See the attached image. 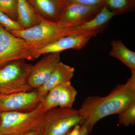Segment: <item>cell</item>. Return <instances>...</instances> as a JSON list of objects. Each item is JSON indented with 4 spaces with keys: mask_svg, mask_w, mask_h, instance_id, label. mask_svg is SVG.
Returning <instances> with one entry per match:
<instances>
[{
    "mask_svg": "<svg viewBox=\"0 0 135 135\" xmlns=\"http://www.w3.org/2000/svg\"><path fill=\"white\" fill-rule=\"evenodd\" d=\"M17 4L18 0H0V11L17 21Z\"/></svg>",
    "mask_w": 135,
    "mask_h": 135,
    "instance_id": "d6986e66",
    "label": "cell"
},
{
    "mask_svg": "<svg viewBox=\"0 0 135 135\" xmlns=\"http://www.w3.org/2000/svg\"><path fill=\"white\" fill-rule=\"evenodd\" d=\"M84 121L78 110L55 107L44 114L42 135H64L75 125H81Z\"/></svg>",
    "mask_w": 135,
    "mask_h": 135,
    "instance_id": "5b68a950",
    "label": "cell"
},
{
    "mask_svg": "<svg viewBox=\"0 0 135 135\" xmlns=\"http://www.w3.org/2000/svg\"><path fill=\"white\" fill-rule=\"evenodd\" d=\"M97 35L94 33H77L61 37L36 50L35 53V58H38L44 54L60 53L63 51L71 49L81 50L84 48L92 37Z\"/></svg>",
    "mask_w": 135,
    "mask_h": 135,
    "instance_id": "9c48e42d",
    "label": "cell"
},
{
    "mask_svg": "<svg viewBox=\"0 0 135 135\" xmlns=\"http://www.w3.org/2000/svg\"><path fill=\"white\" fill-rule=\"evenodd\" d=\"M104 6L90 7L77 3L66 4L58 22L70 28L80 25L96 16Z\"/></svg>",
    "mask_w": 135,
    "mask_h": 135,
    "instance_id": "ba28073f",
    "label": "cell"
},
{
    "mask_svg": "<svg viewBox=\"0 0 135 135\" xmlns=\"http://www.w3.org/2000/svg\"><path fill=\"white\" fill-rule=\"evenodd\" d=\"M37 16L42 19L58 22L66 5L64 0H26Z\"/></svg>",
    "mask_w": 135,
    "mask_h": 135,
    "instance_id": "8fae6325",
    "label": "cell"
},
{
    "mask_svg": "<svg viewBox=\"0 0 135 135\" xmlns=\"http://www.w3.org/2000/svg\"><path fill=\"white\" fill-rule=\"evenodd\" d=\"M75 69L60 62L55 68L48 79L41 87L37 89L40 95L45 97L51 90L66 83L70 82Z\"/></svg>",
    "mask_w": 135,
    "mask_h": 135,
    "instance_id": "4fadbf2b",
    "label": "cell"
},
{
    "mask_svg": "<svg viewBox=\"0 0 135 135\" xmlns=\"http://www.w3.org/2000/svg\"><path fill=\"white\" fill-rule=\"evenodd\" d=\"M10 33L24 39L36 51L59 38L71 34L70 27L65 26L59 22H51L41 18L40 23L36 26Z\"/></svg>",
    "mask_w": 135,
    "mask_h": 135,
    "instance_id": "277c9868",
    "label": "cell"
},
{
    "mask_svg": "<svg viewBox=\"0 0 135 135\" xmlns=\"http://www.w3.org/2000/svg\"><path fill=\"white\" fill-rule=\"evenodd\" d=\"M104 4L116 16L133 11L135 0H104Z\"/></svg>",
    "mask_w": 135,
    "mask_h": 135,
    "instance_id": "2e32d148",
    "label": "cell"
},
{
    "mask_svg": "<svg viewBox=\"0 0 135 135\" xmlns=\"http://www.w3.org/2000/svg\"><path fill=\"white\" fill-rule=\"evenodd\" d=\"M64 135H65V134Z\"/></svg>",
    "mask_w": 135,
    "mask_h": 135,
    "instance_id": "4316f807",
    "label": "cell"
},
{
    "mask_svg": "<svg viewBox=\"0 0 135 135\" xmlns=\"http://www.w3.org/2000/svg\"><path fill=\"white\" fill-rule=\"evenodd\" d=\"M42 128L33 131L29 133H26L21 135H42Z\"/></svg>",
    "mask_w": 135,
    "mask_h": 135,
    "instance_id": "d4e9b609",
    "label": "cell"
},
{
    "mask_svg": "<svg viewBox=\"0 0 135 135\" xmlns=\"http://www.w3.org/2000/svg\"><path fill=\"white\" fill-rule=\"evenodd\" d=\"M135 103V72L125 84L117 85L105 96L88 97L79 110L89 126V133L96 123L105 117L118 114Z\"/></svg>",
    "mask_w": 135,
    "mask_h": 135,
    "instance_id": "6da1fadb",
    "label": "cell"
},
{
    "mask_svg": "<svg viewBox=\"0 0 135 135\" xmlns=\"http://www.w3.org/2000/svg\"><path fill=\"white\" fill-rule=\"evenodd\" d=\"M60 62V53H49L44 56L33 66L29 78L30 86L37 89L42 86Z\"/></svg>",
    "mask_w": 135,
    "mask_h": 135,
    "instance_id": "30bf717a",
    "label": "cell"
},
{
    "mask_svg": "<svg viewBox=\"0 0 135 135\" xmlns=\"http://www.w3.org/2000/svg\"><path fill=\"white\" fill-rule=\"evenodd\" d=\"M89 133V126L87 122L84 121L81 125L80 135H88Z\"/></svg>",
    "mask_w": 135,
    "mask_h": 135,
    "instance_id": "cb8c5ba5",
    "label": "cell"
},
{
    "mask_svg": "<svg viewBox=\"0 0 135 135\" xmlns=\"http://www.w3.org/2000/svg\"><path fill=\"white\" fill-rule=\"evenodd\" d=\"M110 55L117 58L127 66L131 72H135V53L127 47L120 40L111 41Z\"/></svg>",
    "mask_w": 135,
    "mask_h": 135,
    "instance_id": "5bb4252c",
    "label": "cell"
},
{
    "mask_svg": "<svg viewBox=\"0 0 135 135\" xmlns=\"http://www.w3.org/2000/svg\"><path fill=\"white\" fill-rule=\"evenodd\" d=\"M65 4L77 3L90 7L103 5L104 0H64Z\"/></svg>",
    "mask_w": 135,
    "mask_h": 135,
    "instance_id": "7402d4cb",
    "label": "cell"
},
{
    "mask_svg": "<svg viewBox=\"0 0 135 135\" xmlns=\"http://www.w3.org/2000/svg\"><path fill=\"white\" fill-rule=\"evenodd\" d=\"M33 66L24 60H19L0 67V93L9 94L33 90L29 83Z\"/></svg>",
    "mask_w": 135,
    "mask_h": 135,
    "instance_id": "3957f363",
    "label": "cell"
},
{
    "mask_svg": "<svg viewBox=\"0 0 135 135\" xmlns=\"http://www.w3.org/2000/svg\"><path fill=\"white\" fill-rule=\"evenodd\" d=\"M46 112L42 102L27 112H0V135H21L41 128Z\"/></svg>",
    "mask_w": 135,
    "mask_h": 135,
    "instance_id": "7a4b0ae2",
    "label": "cell"
},
{
    "mask_svg": "<svg viewBox=\"0 0 135 135\" xmlns=\"http://www.w3.org/2000/svg\"><path fill=\"white\" fill-rule=\"evenodd\" d=\"M80 124L75 125L65 135H80Z\"/></svg>",
    "mask_w": 135,
    "mask_h": 135,
    "instance_id": "603a6c76",
    "label": "cell"
},
{
    "mask_svg": "<svg viewBox=\"0 0 135 135\" xmlns=\"http://www.w3.org/2000/svg\"><path fill=\"white\" fill-rule=\"evenodd\" d=\"M35 51L24 39L15 36L0 25V67L15 60H33Z\"/></svg>",
    "mask_w": 135,
    "mask_h": 135,
    "instance_id": "8992f818",
    "label": "cell"
},
{
    "mask_svg": "<svg viewBox=\"0 0 135 135\" xmlns=\"http://www.w3.org/2000/svg\"><path fill=\"white\" fill-rule=\"evenodd\" d=\"M17 20L25 29L36 26L41 18L35 14L26 0H18Z\"/></svg>",
    "mask_w": 135,
    "mask_h": 135,
    "instance_id": "9a60e30c",
    "label": "cell"
},
{
    "mask_svg": "<svg viewBox=\"0 0 135 135\" xmlns=\"http://www.w3.org/2000/svg\"><path fill=\"white\" fill-rule=\"evenodd\" d=\"M64 84L51 90L45 96L42 104L46 112L50 109L58 107L59 94Z\"/></svg>",
    "mask_w": 135,
    "mask_h": 135,
    "instance_id": "ac0fdd59",
    "label": "cell"
},
{
    "mask_svg": "<svg viewBox=\"0 0 135 135\" xmlns=\"http://www.w3.org/2000/svg\"></svg>",
    "mask_w": 135,
    "mask_h": 135,
    "instance_id": "83f0119b",
    "label": "cell"
},
{
    "mask_svg": "<svg viewBox=\"0 0 135 135\" xmlns=\"http://www.w3.org/2000/svg\"><path fill=\"white\" fill-rule=\"evenodd\" d=\"M1 94V93H0V94Z\"/></svg>",
    "mask_w": 135,
    "mask_h": 135,
    "instance_id": "484cf974",
    "label": "cell"
},
{
    "mask_svg": "<svg viewBox=\"0 0 135 135\" xmlns=\"http://www.w3.org/2000/svg\"><path fill=\"white\" fill-rule=\"evenodd\" d=\"M0 25L9 32L25 29L18 22L14 21L1 11H0Z\"/></svg>",
    "mask_w": 135,
    "mask_h": 135,
    "instance_id": "44dd1931",
    "label": "cell"
},
{
    "mask_svg": "<svg viewBox=\"0 0 135 135\" xmlns=\"http://www.w3.org/2000/svg\"><path fill=\"white\" fill-rule=\"evenodd\" d=\"M77 94V90L72 85L71 81L63 84L59 94L58 107L73 108Z\"/></svg>",
    "mask_w": 135,
    "mask_h": 135,
    "instance_id": "e0dca14e",
    "label": "cell"
},
{
    "mask_svg": "<svg viewBox=\"0 0 135 135\" xmlns=\"http://www.w3.org/2000/svg\"><path fill=\"white\" fill-rule=\"evenodd\" d=\"M118 122L120 125L127 127L135 123V103L119 114Z\"/></svg>",
    "mask_w": 135,
    "mask_h": 135,
    "instance_id": "ffe728a7",
    "label": "cell"
},
{
    "mask_svg": "<svg viewBox=\"0 0 135 135\" xmlns=\"http://www.w3.org/2000/svg\"><path fill=\"white\" fill-rule=\"evenodd\" d=\"M45 97L37 89L9 94H0V112H27L33 110Z\"/></svg>",
    "mask_w": 135,
    "mask_h": 135,
    "instance_id": "52a82bcc",
    "label": "cell"
},
{
    "mask_svg": "<svg viewBox=\"0 0 135 135\" xmlns=\"http://www.w3.org/2000/svg\"><path fill=\"white\" fill-rule=\"evenodd\" d=\"M114 13L104 6L94 18L80 25L70 28L71 34L77 33H94L97 35L104 32Z\"/></svg>",
    "mask_w": 135,
    "mask_h": 135,
    "instance_id": "7c38bea8",
    "label": "cell"
}]
</instances>
